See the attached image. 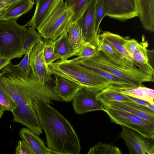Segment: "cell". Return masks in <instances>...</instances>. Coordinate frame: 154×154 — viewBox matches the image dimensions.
Listing matches in <instances>:
<instances>
[{"mask_svg":"<svg viewBox=\"0 0 154 154\" xmlns=\"http://www.w3.org/2000/svg\"><path fill=\"white\" fill-rule=\"evenodd\" d=\"M35 106L47 147L57 154H79L78 136L69 122L57 109L45 101L38 99Z\"/></svg>","mask_w":154,"mask_h":154,"instance_id":"obj_1","label":"cell"},{"mask_svg":"<svg viewBox=\"0 0 154 154\" xmlns=\"http://www.w3.org/2000/svg\"><path fill=\"white\" fill-rule=\"evenodd\" d=\"M0 85L17 106L23 103L34 107L38 99L49 104L54 100L62 101L49 85L24 74L11 61L0 71Z\"/></svg>","mask_w":154,"mask_h":154,"instance_id":"obj_2","label":"cell"},{"mask_svg":"<svg viewBox=\"0 0 154 154\" xmlns=\"http://www.w3.org/2000/svg\"><path fill=\"white\" fill-rule=\"evenodd\" d=\"M48 66L52 74L69 79L82 87L97 92L110 85L109 82L101 75L80 64L74 58L60 59Z\"/></svg>","mask_w":154,"mask_h":154,"instance_id":"obj_3","label":"cell"},{"mask_svg":"<svg viewBox=\"0 0 154 154\" xmlns=\"http://www.w3.org/2000/svg\"><path fill=\"white\" fill-rule=\"evenodd\" d=\"M75 60L79 63H88L98 67L127 81L133 86L141 85L144 82H154V76L138 68L123 66L115 64L100 50H98L92 57Z\"/></svg>","mask_w":154,"mask_h":154,"instance_id":"obj_4","label":"cell"},{"mask_svg":"<svg viewBox=\"0 0 154 154\" xmlns=\"http://www.w3.org/2000/svg\"><path fill=\"white\" fill-rule=\"evenodd\" d=\"M17 19L0 20V57L20 58L26 54L23 48L26 24L20 25Z\"/></svg>","mask_w":154,"mask_h":154,"instance_id":"obj_5","label":"cell"},{"mask_svg":"<svg viewBox=\"0 0 154 154\" xmlns=\"http://www.w3.org/2000/svg\"><path fill=\"white\" fill-rule=\"evenodd\" d=\"M73 17L72 10L66 6L64 0H59L36 29L43 38L54 41L67 32Z\"/></svg>","mask_w":154,"mask_h":154,"instance_id":"obj_6","label":"cell"},{"mask_svg":"<svg viewBox=\"0 0 154 154\" xmlns=\"http://www.w3.org/2000/svg\"><path fill=\"white\" fill-rule=\"evenodd\" d=\"M103 104V111L106 113L112 122L135 131L145 137L154 139V122Z\"/></svg>","mask_w":154,"mask_h":154,"instance_id":"obj_7","label":"cell"},{"mask_svg":"<svg viewBox=\"0 0 154 154\" xmlns=\"http://www.w3.org/2000/svg\"><path fill=\"white\" fill-rule=\"evenodd\" d=\"M120 136L131 154H154V139L147 137L126 127L121 126Z\"/></svg>","mask_w":154,"mask_h":154,"instance_id":"obj_8","label":"cell"},{"mask_svg":"<svg viewBox=\"0 0 154 154\" xmlns=\"http://www.w3.org/2000/svg\"><path fill=\"white\" fill-rule=\"evenodd\" d=\"M44 40L37 43L29 53L30 75L42 84L51 80L52 75L45 60L43 53Z\"/></svg>","mask_w":154,"mask_h":154,"instance_id":"obj_9","label":"cell"},{"mask_svg":"<svg viewBox=\"0 0 154 154\" xmlns=\"http://www.w3.org/2000/svg\"><path fill=\"white\" fill-rule=\"evenodd\" d=\"M106 16L121 21L138 17L137 0H104Z\"/></svg>","mask_w":154,"mask_h":154,"instance_id":"obj_10","label":"cell"},{"mask_svg":"<svg viewBox=\"0 0 154 154\" xmlns=\"http://www.w3.org/2000/svg\"><path fill=\"white\" fill-rule=\"evenodd\" d=\"M99 92L82 87L76 94L72 100V105L75 112L82 114L90 112L102 110L103 104L97 100Z\"/></svg>","mask_w":154,"mask_h":154,"instance_id":"obj_11","label":"cell"},{"mask_svg":"<svg viewBox=\"0 0 154 154\" xmlns=\"http://www.w3.org/2000/svg\"><path fill=\"white\" fill-rule=\"evenodd\" d=\"M97 0H90L81 17L76 21L81 30L83 39L86 42L97 41L99 36L95 29V12Z\"/></svg>","mask_w":154,"mask_h":154,"instance_id":"obj_12","label":"cell"},{"mask_svg":"<svg viewBox=\"0 0 154 154\" xmlns=\"http://www.w3.org/2000/svg\"><path fill=\"white\" fill-rule=\"evenodd\" d=\"M55 85L52 89L54 92L65 102L72 101L78 92L82 88L80 85L69 79L54 74Z\"/></svg>","mask_w":154,"mask_h":154,"instance_id":"obj_13","label":"cell"},{"mask_svg":"<svg viewBox=\"0 0 154 154\" xmlns=\"http://www.w3.org/2000/svg\"><path fill=\"white\" fill-rule=\"evenodd\" d=\"M109 107L125 111L144 119L154 122V112L136 103L112 101L102 103Z\"/></svg>","mask_w":154,"mask_h":154,"instance_id":"obj_14","label":"cell"},{"mask_svg":"<svg viewBox=\"0 0 154 154\" xmlns=\"http://www.w3.org/2000/svg\"><path fill=\"white\" fill-rule=\"evenodd\" d=\"M138 17L147 31L154 32V0H137Z\"/></svg>","mask_w":154,"mask_h":154,"instance_id":"obj_15","label":"cell"},{"mask_svg":"<svg viewBox=\"0 0 154 154\" xmlns=\"http://www.w3.org/2000/svg\"><path fill=\"white\" fill-rule=\"evenodd\" d=\"M108 86L128 96L143 100L154 104V91L152 89L141 85L123 86L109 85Z\"/></svg>","mask_w":154,"mask_h":154,"instance_id":"obj_16","label":"cell"},{"mask_svg":"<svg viewBox=\"0 0 154 154\" xmlns=\"http://www.w3.org/2000/svg\"><path fill=\"white\" fill-rule=\"evenodd\" d=\"M59 0H35L36 8L31 19L26 26L36 28L45 20Z\"/></svg>","mask_w":154,"mask_h":154,"instance_id":"obj_17","label":"cell"},{"mask_svg":"<svg viewBox=\"0 0 154 154\" xmlns=\"http://www.w3.org/2000/svg\"><path fill=\"white\" fill-rule=\"evenodd\" d=\"M97 43L98 50L104 52L108 59L114 63L123 66L138 68L132 61L124 57L105 40L99 37Z\"/></svg>","mask_w":154,"mask_h":154,"instance_id":"obj_18","label":"cell"},{"mask_svg":"<svg viewBox=\"0 0 154 154\" xmlns=\"http://www.w3.org/2000/svg\"><path fill=\"white\" fill-rule=\"evenodd\" d=\"M19 133L22 140L27 143L35 154H57L46 147L38 136L28 128L24 127L21 128Z\"/></svg>","mask_w":154,"mask_h":154,"instance_id":"obj_19","label":"cell"},{"mask_svg":"<svg viewBox=\"0 0 154 154\" xmlns=\"http://www.w3.org/2000/svg\"><path fill=\"white\" fill-rule=\"evenodd\" d=\"M148 44L143 37L137 50L132 56L134 64L145 72L154 76V67L150 63L148 58L147 48Z\"/></svg>","mask_w":154,"mask_h":154,"instance_id":"obj_20","label":"cell"},{"mask_svg":"<svg viewBox=\"0 0 154 154\" xmlns=\"http://www.w3.org/2000/svg\"><path fill=\"white\" fill-rule=\"evenodd\" d=\"M35 3L33 0H18L0 13V20H17L30 11Z\"/></svg>","mask_w":154,"mask_h":154,"instance_id":"obj_21","label":"cell"},{"mask_svg":"<svg viewBox=\"0 0 154 154\" xmlns=\"http://www.w3.org/2000/svg\"><path fill=\"white\" fill-rule=\"evenodd\" d=\"M54 50L59 59L65 60L72 57L74 53L67 32L54 40Z\"/></svg>","mask_w":154,"mask_h":154,"instance_id":"obj_22","label":"cell"},{"mask_svg":"<svg viewBox=\"0 0 154 154\" xmlns=\"http://www.w3.org/2000/svg\"><path fill=\"white\" fill-rule=\"evenodd\" d=\"M99 37L108 42L123 56L134 63L132 58L127 52L124 46V44L127 37L108 31H104L100 34Z\"/></svg>","mask_w":154,"mask_h":154,"instance_id":"obj_23","label":"cell"},{"mask_svg":"<svg viewBox=\"0 0 154 154\" xmlns=\"http://www.w3.org/2000/svg\"><path fill=\"white\" fill-rule=\"evenodd\" d=\"M102 103L121 101L136 103L128 96L119 92L108 86L99 92L96 96Z\"/></svg>","mask_w":154,"mask_h":154,"instance_id":"obj_24","label":"cell"},{"mask_svg":"<svg viewBox=\"0 0 154 154\" xmlns=\"http://www.w3.org/2000/svg\"><path fill=\"white\" fill-rule=\"evenodd\" d=\"M67 32L73 54L85 42L84 40L80 27L76 21H73L69 26Z\"/></svg>","mask_w":154,"mask_h":154,"instance_id":"obj_25","label":"cell"},{"mask_svg":"<svg viewBox=\"0 0 154 154\" xmlns=\"http://www.w3.org/2000/svg\"><path fill=\"white\" fill-rule=\"evenodd\" d=\"M77 62L82 65L101 75L109 82L110 85L123 86H133L127 81L98 67L88 63Z\"/></svg>","mask_w":154,"mask_h":154,"instance_id":"obj_26","label":"cell"},{"mask_svg":"<svg viewBox=\"0 0 154 154\" xmlns=\"http://www.w3.org/2000/svg\"><path fill=\"white\" fill-rule=\"evenodd\" d=\"M44 40L35 29L31 26L27 28L25 32L23 48L26 54L30 52L37 43Z\"/></svg>","mask_w":154,"mask_h":154,"instance_id":"obj_27","label":"cell"},{"mask_svg":"<svg viewBox=\"0 0 154 154\" xmlns=\"http://www.w3.org/2000/svg\"><path fill=\"white\" fill-rule=\"evenodd\" d=\"M90 0H66V6L73 13V21H77L81 17L87 8Z\"/></svg>","mask_w":154,"mask_h":154,"instance_id":"obj_28","label":"cell"},{"mask_svg":"<svg viewBox=\"0 0 154 154\" xmlns=\"http://www.w3.org/2000/svg\"><path fill=\"white\" fill-rule=\"evenodd\" d=\"M98 50L97 41L92 43L86 42L73 55L77 57L75 60L89 58L94 55Z\"/></svg>","mask_w":154,"mask_h":154,"instance_id":"obj_29","label":"cell"},{"mask_svg":"<svg viewBox=\"0 0 154 154\" xmlns=\"http://www.w3.org/2000/svg\"><path fill=\"white\" fill-rule=\"evenodd\" d=\"M119 149L109 144L102 143L100 142L91 147L88 154H122Z\"/></svg>","mask_w":154,"mask_h":154,"instance_id":"obj_30","label":"cell"},{"mask_svg":"<svg viewBox=\"0 0 154 154\" xmlns=\"http://www.w3.org/2000/svg\"><path fill=\"white\" fill-rule=\"evenodd\" d=\"M46 40L44 41L43 53L45 60L48 65L53 63L59 59L54 50V41Z\"/></svg>","mask_w":154,"mask_h":154,"instance_id":"obj_31","label":"cell"},{"mask_svg":"<svg viewBox=\"0 0 154 154\" xmlns=\"http://www.w3.org/2000/svg\"><path fill=\"white\" fill-rule=\"evenodd\" d=\"M106 16L104 0H97L95 8V29L96 34L98 36L101 32L100 25Z\"/></svg>","mask_w":154,"mask_h":154,"instance_id":"obj_32","label":"cell"},{"mask_svg":"<svg viewBox=\"0 0 154 154\" xmlns=\"http://www.w3.org/2000/svg\"><path fill=\"white\" fill-rule=\"evenodd\" d=\"M0 105L5 111L11 112L17 106L11 97L0 85Z\"/></svg>","mask_w":154,"mask_h":154,"instance_id":"obj_33","label":"cell"},{"mask_svg":"<svg viewBox=\"0 0 154 154\" xmlns=\"http://www.w3.org/2000/svg\"><path fill=\"white\" fill-rule=\"evenodd\" d=\"M29 53L25 54L21 61L16 65L17 69L24 74L30 76L31 74V68L29 60Z\"/></svg>","mask_w":154,"mask_h":154,"instance_id":"obj_34","label":"cell"},{"mask_svg":"<svg viewBox=\"0 0 154 154\" xmlns=\"http://www.w3.org/2000/svg\"><path fill=\"white\" fill-rule=\"evenodd\" d=\"M128 38L127 37L124 42V46L127 52L132 58V56L136 51L139 43L134 39Z\"/></svg>","mask_w":154,"mask_h":154,"instance_id":"obj_35","label":"cell"},{"mask_svg":"<svg viewBox=\"0 0 154 154\" xmlns=\"http://www.w3.org/2000/svg\"><path fill=\"white\" fill-rule=\"evenodd\" d=\"M15 154H35L27 143L22 140H19L18 142L16 148Z\"/></svg>","mask_w":154,"mask_h":154,"instance_id":"obj_36","label":"cell"},{"mask_svg":"<svg viewBox=\"0 0 154 154\" xmlns=\"http://www.w3.org/2000/svg\"><path fill=\"white\" fill-rule=\"evenodd\" d=\"M128 97L136 103L146 107L152 111L154 112V104H151L148 102L143 100L129 96Z\"/></svg>","mask_w":154,"mask_h":154,"instance_id":"obj_37","label":"cell"},{"mask_svg":"<svg viewBox=\"0 0 154 154\" xmlns=\"http://www.w3.org/2000/svg\"><path fill=\"white\" fill-rule=\"evenodd\" d=\"M18 0H0V14Z\"/></svg>","mask_w":154,"mask_h":154,"instance_id":"obj_38","label":"cell"},{"mask_svg":"<svg viewBox=\"0 0 154 154\" xmlns=\"http://www.w3.org/2000/svg\"><path fill=\"white\" fill-rule=\"evenodd\" d=\"M11 60L9 58L0 57V71L8 65Z\"/></svg>","mask_w":154,"mask_h":154,"instance_id":"obj_39","label":"cell"},{"mask_svg":"<svg viewBox=\"0 0 154 154\" xmlns=\"http://www.w3.org/2000/svg\"><path fill=\"white\" fill-rule=\"evenodd\" d=\"M5 111L2 107L0 105V119L2 117Z\"/></svg>","mask_w":154,"mask_h":154,"instance_id":"obj_40","label":"cell"},{"mask_svg":"<svg viewBox=\"0 0 154 154\" xmlns=\"http://www.w3.org/2000/svg\"><path fill=\"white\" fill-rule=\"evenodd\" d=\"M33 0L34 1V0Z\"/></svg>","mask_w":154,"mask_h":154,"instance_id":"obj_41","label":"cell"},{"mask_svg":"<svg viewBox=\"0 0 154 154\" xmlns=\"http://www.w3.org/2000/svg\"></svg>","mask_w":154,"mask_h":154,"instance_id":"obj_42","label":"cell"}]
</instances>
